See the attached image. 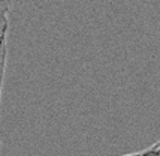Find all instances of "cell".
<instances>
[{"instance_id":"1","label":"cell","mask_w":160,"mask_h":156,"mask_svg":"<svg viewBox=\"0 0 160 156\" xmlns=\"http://www.w3.org/2000/svg\"><path fill=\"white\" fill-rule=\"evenodd\" d=\"M8 32L0 33V104H2V92H3V80L6 69V56H8Z\"/></svg>"},{"instance_id":"2","label":"cell","mask_w":160,"mask_h":156,"mask_svg":"<svg viewBox=\"0 0 160 156\" xmlns=\"http://www.w3.org/2000/svg\"><path fill=\"white\" fill-rule=\"evenodd\" d=\"M11 8H12V0H0V33L8 32Z\"/></svg>"},{"instance_id":"3","label":"cell","mask_w":160,"mask_h":156,"mask_svg":"<svg viewBox=\"0 0 160 156\" xmlns=\"http://www.w3.org/2000/svg\"><path fill=\"white\" fill-rule=\"evenodd\" d=\"M141 156H160V141L153 144L151 147L141 152Z\"/></svg>"},{"instance_id":"4","label":"cell","mask_w":160,"mask_h":156,"mask_svg":"<svg viewBox=\"0 0 160 156\" xmlns=\"http://www.w3.org/2000/svg\"><path fill=\"white\" fill-rule=\"evenodd\" d=\"M126 156H139V153H133V155H126Z\"/></svg>"},{"instance_id":"5","label":"cell","mask_w":160,"mask_h":156,"mask_svg":"<svg viewBox=\"0 0 160 156\" xmlns=\"http://www.w3.org/2000/svg\"><path fill=\"white\" fill-rule=\"evenodd\" d=\"M139 156H141V152H139Z\"/></svg>"}]
</instances>
